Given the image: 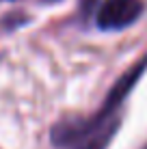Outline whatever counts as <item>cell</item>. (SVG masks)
<instances>
[{"label":"cell","mask_w":147,"mask_h":149,"mask_svg":"<svg viewBox=\"0 0 147 149\" xmlns=\"http://www.w3.org/2000/svg\"><path fill=\"white\" fill-rule=\"evenodd\" d=\"M143 13L141 0H104L98 9V26L104 30H121L134 24Z\"/></svg>","instance_id":"cell-1"},{"label":"cell","mask_w":147,"mask_h":149,"mask_svg":"<svg viewBox=\"0 0 147 149\" xmlns=\"http://www.w3.org/2000/svg\"><path fill=\"white\" fill-rule=\"evenodd\" d=\"M117 125H119L117 121L110 119L108 123H106V125L100 127L98 132H93V134L87 136L84 141H80L76 149H106V145L110 143V138H113L115 130H117Z\"/></svg>","instance_id":"cell-2"},{"label":"cell","mask_w":147,"mask_h":149,"mask_svg":"<svg viewBox=\"0 0 147 149\" xmlns=\"http://www.w3.org/2000/svg\"><path fill=\"white\" fill-rule=\"evenodd\" d=\"M80 7H82V11L89 15L91 11H98V9H100V0H82Z\"/></svg>","instance_id":"cell-3"},{"label":"cell","mask_w":147,"mask_h":149,"mask_svg":"<svg viewBox=\"0 0 147 149\" xmlns=\"http://www.w3.org/2000/svg\"><path fill=\"white\" fill-rule=\"evenodd\" d=\"M45 2H56V0H45Z\"/></svg>","instance_id":"cell-4"}]
</instances>
